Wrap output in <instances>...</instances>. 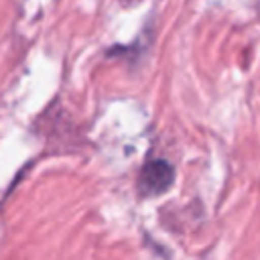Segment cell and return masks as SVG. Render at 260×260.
Listing matches in <instances>:
<instances>
[{
	"label": "cell",
	"mask_w": 260,
	"mask_h": 260,
	"mask_svg": "<svg viewBox=\"0 0 260 260\" xmlns=\"http://www.w3.org/2000/svg\"><path fill=\"white\" fill-rule=\"evenodd\" d=\"M173 179H175V167L167 158H150L140 169L138 191L142 195H160L173 185Z\"/></svg>",
	"instance_id": "1"
}]
</instances>
